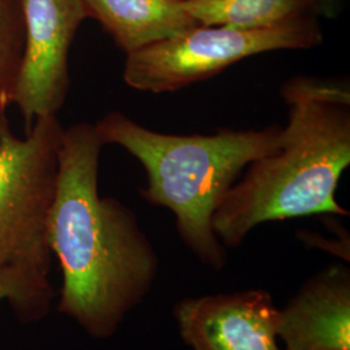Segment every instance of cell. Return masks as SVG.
Here are the masks:
<instances>
[{
	"mask_svg": "<svg viewBox=\"0 0 350 350\" xmlns=\"http://www.w3.org/2000/svg\"><path fill=\"white\" fill-rule=\"evenodd\" d=\"M101 148L95 126L64 129L49 244L63 274L59 312L90 336L109 338L148 296L160 261L134 212L101 198Z\"/></svg>",
	"mask_w": 350,
	"mask_h": 350,
	"instance_id": "obj_1",
	"label": "cell"
},
{
	"mask_svg": "<svg viewBox=\"0 0 350 350\" xmlns=\"http://www.w3.org/2000/svg\"><path fill=\"white\" fill-rule=\"evenodd\" d=\"M288 124L274 152L250 163L213 215L227 248L271 221L348 215L336 200L350 165V86L345 79L297 75L280 88Z\"/></svg>",
	"mask_w": 350,
	"mask_h": 350,
	"instance_id": "obj_2",
	"label": "cell"
},
{
	"mask_svg": "<svg viewBox=\"0 0 350 350\" xmlns=\"http://www.w3.org/2000/svg\"><path fill=\"white\" fill-rule=\"evenodd\" d=\"M95 126L103 146L116 144L146 170V200L173 212L179 238L201 262L221 270L227 250L213 215L245 167L279 147L283 127L219 130L212 135H173L147 129L121 112Z\"/></svg>",
	"mask_w": 350,
	"mask_h": 350,
	"instance_id": "obj_3",
	"label": "cell"
},
{
	"mask_svg": "<svg viewBox=\"0 0 350 350\" xmlns=\"http://www.w3.org/2000/svg\"><path fill=\"white\" fill-rule=\"evenodd\" d=\"M63 134L57 117L39 118L23 138L7 116L0 122V270L50 275L49 217Z\"/></svg>",
	"mask_w": 350,
	"mask_h": 350,
	"instance_id": "obj_4",
	"label": "cell"
},
{
	"mask_svg": "<svg viewBox=\"0 0 350 350\" xmlns=\"http://www.w3.org/2000/svg\"><path fill=\"white\" fill-rule=\"evenodd\" d=\"M322 43L318 18L257 30L199 25L126 55L124 81L142 92H173L209 79L254 55L312 50Z\"/></svg>",
	"mask_w": 350,
	"mask_h": 350,
	"instance_id": "obj_5",
	"label": "cell"
},
{
	"mask_svg": "<svg viewBox=\"0 0 350 350\" xmlns=\"http://www.w3.org/2000/svg\"><path fill=\"white\" fill-rule=\"evenodd\" d=\"M24 49L13 95L26 131L39 118L57 117L69 91V51L88 18L82 0H20Z\"/></svg>",
	"mask_w": 350,
	"mask_h": 350,
	"instance_id": "obj_6",
	"label": "cell"
},
{
	"mask_svg": "<svg viewBox=\"0 0 350 350\" xmlns=\"http://www.w3.org/2000/svg\"><path fill=\"white\" fill-rule=\"evenodd\" d=\"M174 315L192 350H284L278 342L279 308L263 289L185 299Z\"/></svg>",
	"mask_w": 350,
	"mask_h": 350,
	"instance_id": "obj_7",
	"label": "cell"
},
{
	"mask_svg": "<svg viewBox=\"0 0 350 350\" xmlns=\"http://www.w3.org/2000/svg\"><path fill=\"white\" fill-rule=\"evenodd\" d=\"M278 338L284 350H350V274L334 265L310 278L284 309Z\"/></svg>",
	"mask_w": 350,
	"mask_h": 350,
	"instance_id": "obj_8",
	"label": "cell"
},
{
	"mask_svg": "<svg viewBox=\"0 0 350 350\" xmlns=\"http://www.w3.org/2000/svg\"><path fill=\"white\" fill-rule=\"evenodd\" d=\"M126 55L199 26L182 0H82Z\"/></svg>",
	"mask_w": 350,
	"mask_h": 350,
	"instance_id": "obj_9",
	"label": "cell"
},
{
	"mask_svg": "<svg viewBox=\"0 0 350 350\" xmlns=\"http://www.w3.org/2000/svg\"><path fill=\"white\" fill-rule=\"evenodd\" d=\"M182 5L199 25L239 30L269 29L336 14L327 0H182Z\"/></svg>",
	"mask_w": 350,
	"mask_h": 350,
	"instance_id": "obj_10",
	"label": "cell"
},
{
	"mask_svg": "<svg viewBox=\"0 0 350 350\" xmlns=\"http://www.w3.org/2000/svg\"><path fill=\"white\" fill-rule=\"evenodd\" d=\"M24 49L20 0H0V122L13 105L14 88Z\"/></svg>",
	"mask_w": 350,
	"mask_h": 350,
	"instance_id": "obj_11",
	"label": "cell"
},
{
	"mask_svg": "<svg viewBox=\"0 0 350 350\" xmlns=\"http://www.w3.org/2000/svg\"><path fill=\"white\" fill-rule=\"evenodd\" d=\"M52 297L49 275L23 267L0 270V301H8L21 319H42L50 310Z\"/></svg>",
	"mask_w": 350,
	"mask_h": 350,
	"instance_id": "obj_12",
	"label": "cell"
},
{
	"mask_svg": "<svg viewBox=\"0 0 350 350\" xmlns=\"http://www.w3.org/2000/svg\"><path fill=\"white\" fill-rule=\"evenodd\" d=\"M328 3H329V5L336 11V8H338V0H327Z\"/></svg>",
	"mask_w": 350,
	"mask_h": 350,
	"instance_id": "obj_13",
	"label": "cell"
}]
</instances>
